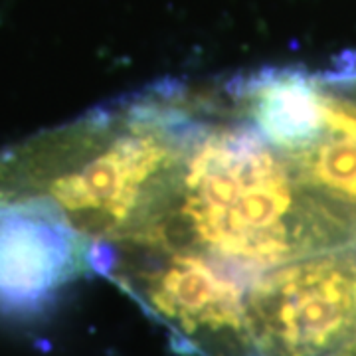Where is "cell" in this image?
<instances>
[{"label":"cell","instance_id":"2","mask_svg":"<svg viewBox=\"0 0 356 356\" xmlns=\"http://www.w3.org/2000/svg\"><path fill=\"white\" fill-rule=\"evenodd\" d=\"M151 242L191 248L255 277L356 242V216L307 188L218 91Z\"/></svg>","mask_w":356,"mask_h":356},{"label":"cell","instance_id":"4","mask_svg":"<svg viewBox=\"0 0 356 356\" xmlns=\"http://www.w3.org/2000/svg\"><path fill=\"white\" fill-rule=\"evenodd\" d=\"M245 332L248 356H355L356 242L257 273Z\"/></svg>","mask_w":356,"mask_h":356},{"label":"cell","instance_id":"3","mask_svg":"<svg viewBox=\"0 0 356 356\" xmlns=\"http://www.w3.org/2000/svg\"><path fill=\"white\" fill-rule=\"evenodd\" d=\"M93 273L111 280L186 356H248L252 275L212 255L163 242H93Z\"/></svg>","mask_w":356,"mask_h":356},{"label":"cell","instance_id":"1","mask_svg":"<svg viewBox=\"0 0 356 356\" xmlns=\"http://www.w3.org/2000/svg\"><path fill=\"white\" fill-rule=\"evenodd\" d=\"M214 97L161 83L0 149V206L46 202L91 242H151Z\"/></svg>","mask_w":356,"mask_h":356},{"label":"cell","instance_id":"7","mask_svg":"<svg viewBox=\"0 0 356 356\" xmlns=\"http://www.w3.org/2000/svg\"><path fill=\"white\" fill-rule=\"evenodd\" d=\"M318 77L327 93L325 129L305 149L281 154L307 188L356 216V102Z\"/></svg>","mask_w":356,"mask_h":356},{"label":"cell","instance_id":"5","mask_svg":"<svg viewBox=\"0 0 356 356\" xmlns=\"http://www.w3.org/2000/svg\"><path fill=\"white\" fill-rule=\"evenodd\" d=\"M93 242L54 206H0V309L32 313L65 285L93 273Z\"/></svg>","mask_w":356,"mask_h":356},{"label":"cell","instance_id":"6","mask_svg":"<svg viewBox=\"0 0 356 356\" xmlns=\"http://www.w3.org/2000/svg\"><path fill=\"white\" fill-rule=\"evenodd\" d=\"M222 91L232 111L283 154L309 147L325 129L327 93L318 74L264 67L232 79Z\"/></svg>","mask_w":356,"mask_h":356}]
</instances>
